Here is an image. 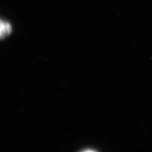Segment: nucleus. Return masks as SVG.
Wrapping results in <instances>:
<instances>
[{
    "instance_id": "nucleus-1",
    "label": "nucleus",
    "mask_w": 152,
    "mask_h": 152,
    "mask_svg": "<svg viewBox=\"0 0 152 152\" xmlns=\"http://www.w3.org/2000/svg\"><path fill=\"white\" fill-rule=\"evenodd\" d=\"M12 26L9 22L0 20V39H3L11 34Z\"/></svg>"
},
{
    "instance_id": "nucleus-2",
    "label": "nucleus",
    "mask_w": 152,
    "mask_h": 152,
    "mask_svg": "<svg viewBox=\"0 0 152 152\" xmlns=\"http://www.w3.org/2000/svg\"><path fill=\"white\" fill-rule=\"evenodd\" d=\"M83 152H96V151H93V150H86V151H84Z\"/></svg>"
}]
</instances>
